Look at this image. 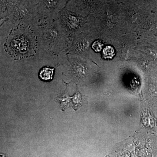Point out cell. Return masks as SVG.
I'll list each match as a JSON object with an SVG mask.
<instances>
[{
    "label": "cell",
    "mask_w": 157,
    "mask_h": 157,
    "mask_svg": "<svg viewBox=\"0 0 157 157\" xmlns=\"http://www.w3.org/2000/svg\"><path fill=\"white\" fill-rule=\"evenodd\" d=\"M33 29L38 34L39 44L45 50L53 54L67 52L71 36L59 16L52 19L39 20Z\"/></svg>",
    "instance_id": "obj_1"
},
{
    "label": "cell",
    "mask_w": 157,
    "mask_h": 157,
    "mask_svg": "<svg viewBox=\"0 0 157 157\" xmlns=\"http://www.w3.org/2000/svg\"><path fill=\"white\" fill-rule=\"evenodd\" d=\"M99 0H70L66 8L73 11L87 9L91 11L98 6Z\"/></svg>",
    "instance_id": "obj_6"
},
{
    "label": "cell",
    "mask_w": 157,
    "mask_h": 157,
    "mask_svg": "<svg viewBox=\"0 0 157 157\" xmlns=\"http://www.w3.org/2000/svg\"><path fill=\"white\" fill-rule=\"evenodd\" d=\"M70 0H38L37 10L39 20L52 19L58 17Z\"/></svg>",
    "instance_id": "obj_4"
},
{
    "label": "cell",
    "mask_w": 157,
    "mask_h": 157,
    "mask_svg": "<svg viewBox=\"0 0 157 157\" xmlns=\"http://www.w3.org/2000/svg\"><path fill=\"white\" fill-rule=\"evenodd\" d=\"M103 46V44L100 41H97L93 43L92 47L95 51L99 52L101 51Z\"/></svg>",
    "instance_id": "obj_9"
},
{
    "label": "cell",
    "mask_w": 157,
    "mask_h": 157,
    "mask_svg": "<svg viewBox=\"0 0 157 157\" xmlns=\"http://www.w3.org/2000/svg\"><path fill=\"white\" fill-rule=\"evenodd\" d=\"M33 27L17 25L11 31L5 46L9 53L16 58H24L34 55L36 39Z\"/></svg>",
    "instance_id": "obj_2"
},
{
    "label": "cell",
    "mask_w": 157,
    "mask_h": 157,
    "mask_svg": "<svg viewBox=\"0 0 157 157\" xmlns=\"http://www.w3.org/2000/svg\"><path fill=\"white\" fill-rule=\"evenodd\" d=\"M4 18L17 25L34 27L39 20L36 3L34 0H17L7 11Z\"/></svg>",
    "instance_id": "obj_3"
},
{
    "label": "cell",
    "mask_w": 157,
    "mask_h": 157,
    "mask_svg": "<svg viewBox=\"0 0 157 157\" xmlns=\"http://www.w3.org/2000/svg\"><path fill=\"white\" fill-rule=\"evenodd\" d=\"M54 68L44 67L40 70L39 76L42 80L44 81H49L53 77Z\"/></svg>",
    "instance_id": "obj_7"
},
{
    "label": "cell",
    "mask_w": 157,
    "mask_h": 157,
    "mask_svg": "<svg viewBox=\"0 0 157 157\" xmlns=\"http://www.w3.org/2000/svg\"><path fill=\"white\" fill-rule=\"evenodd\" d=\"M115 54L114 48L110 46H107L104 48L103 52V57L105 59H112Z\"/></svg>",
    "instance_id": "obj_8"
},
{
    "label": "cell",
    "mask_w": 157,
    "mask_h": 157,
    "mask_svg": "<svg viewBox=\"0 0 157 157\" xmlns=\"http://www.w3.org/2000/svg\"><path fill=\"white\" fill-rule=\"evenodd\" d=\"M59 18L71 36L72 32L76 29L77 23L79 22V17L74 12L68 10L66 7L59 13Z\"/></svg>",
    "instance_id": "obj_5"
}]
</instances>
